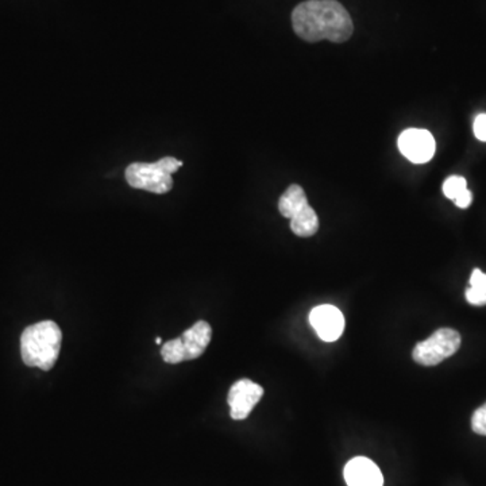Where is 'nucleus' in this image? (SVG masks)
Wrapping results in <instances>:
<instances>
[{"mask_svg":"<svg viewBox=\"0 0 486 486\" xmlns=\"http://www.w3.org/2000/svg\"><path fill=\"white\" fill-rule=\"evenodd\" d=\"M295 33L307 42L322 39L342 44L352 36L354 25L347 10L336 0H307L292 13Z\"/></svg>","mask_w":486,"mask_h":486,"instance_id":"nucleus-1","label":"nucleus"},{"mask_svg":"<svg viewBox=\"0 0 486 486\" xmlns=\"http://www.w3.org/2000/svg\"><path fill=\"white\" fill-rule=\"evenodd\" d=\"M63 333L52 320L29 325L21 335V357L29 368L48 372L55 367L60 355Z\"/></svg>","mask_w":486,"mask_h":486,"instance_id":"nucleus-2","label":"nucleus"},{"mask_svg":"<svg viewBox=\"0 0 486 486\" xmlns=\"http://www.w3.org/2000/svg\"><path fill=\"white\" fill-rule=\"evenodd\" d=\"M279 211L291 219V230L298 237L308 238L319 230V218L309 205L306 192L300 186H291L279 200Z\"/></svg>","mask_w":486,"mask_h":486,"instance_id":"nucleus-3","label":"nucleus"},{"mask_svg":"<svg viewBox=\"0 0 486 486\" xmlns=\"http://www.w3.org/2000/svg\"><path fill=\"white\" fill-rule=\"evenodd\" d=\"M211 338H213V328L204 320H200L191 328L184 331L180 338L172 339L162 344V360L173 365L184 360H197L204 354Z\"/></svg>","mask_w":486,"mask_h":486,"instance_id":"nucleus-4","label":"nucleus"},{"mask_svg":"<svg viewBox=\"0 0 486 486\" xmlns=\"http://www.w3.org/2000/svg\"><path fill=\"white\" fill-rule=\"evenodd\" d=\"M461 346V335L453 328H439L426 341L419 342L413 349L415 362L423 367H435L456 354Z\"/></svg>","mask_w":486,"mask_h":486,"instance_id":"nucleus-5","label":"nucleus"},{"mask_svg":"<svg viewBox=\"0 0 486 486\" xmlns=\"http://www.w3.org/2000/svg\"><path fill=\"white\" fill-rule=\"evenodd\" d=\"M126 180L130 187L145 189L152 194H167L173 188L172 175L162 172L157 162H135L126 169Z\"/></svg>","mask_w":486,"mask_h":486,"instance_id":"nucleus-6","label":"nucleus"},{"mask_svg":"<svg viewBox=\"0 0 486 486\" xmlns=\"http://www.w3.org/2000/svg\"><path fill=\"white\" fill-rule=\"evenodd\" d=\"M264 396V388L253 383L249 378L238 380L230 389L227 403L230 405V415L234 421H245L249 418L253 408L260 403Z\"/></svg>","mask_w":486,"mask_h":486,"instance_id":"nucleus-7","label":"nucleus"},{"mask_svg":"<svg viewBox=\"0 0 486 486\" xmlns=\"http://www.w3.org/2000/svg\"><path fill=\"white\" fill-rule=\"evenodd\" d=\"M435 140L423 129H408L399 137V149L413 164H426L435 154Z\"/></svg>","mask_w":486,"mask_h":486,"instance_id":"nucleus-8","label":"nucleus"},{"mask_svg":"<svg viewBox=\"0 0 486 486\" xmlns=\"http://www.w3.org/2000/svg\"><path fill=\"white\" fill-rule=\"evenodd\" d=\"M309 322L319 338L325 342L338 341L344 330L343 314L330 304L312 309Z\"/></svg>","mask_w":486,"mask_h":486,"instance_id":"nucleus-9","label":"nucleus"},{"mask_svg":"<svg viewBox=\"0 0 486 486\" xmlns=\"http://www.w3.org/2000/svg\"><path fill=\"white\" fill-rule=\"evenodd\" d=\"M344 480L349 486H383L384 477L375 462L357 456L344 466Z\"/></svg>","mask_w":486,"mask_h":486,"instance_id":"nucleus-10","label":"nucleus"},{"mask_svg":"<svg viewBox=\"0 0 486 486\" xmlns=\"http://www.w3.org/2000/svg\"><path fill=\"white\" fill-rule=\"evenodd\" d=\"M466 299L472 306H486V274L480 269H474L470 277V288L466 291Z\"/></svg>","mask_w":486,"mask_h":486,"instance_id":"nucleus-11","label":"nucleus"},{"mask_svg":"<svg viewBox=\"0 0 486 486\" xmlns=\"http://www.w3.org/2000/svg\"><path fill=\"white\" fill-rule=\"evenodd\" d=\"M466 189V180L461 176H451L443 183V194L447 199L456 200Z\"/></svg>","mask_w":486,"mask_h":486,"instance_id":"nucleus-12","label":"nucleus"},{"mask_svg":"<svg viewBox=\"0 0 486 486\" xmlns=\"http://www.w3.org/2000/svg\"><path fill=\"white\" fill-rule=\"evenodd\" d=\"M472 429L475 434L486 437V403L473 413Z\"/></svg>","mask_w":486,"mask_h":486,"instance_id":"nucleus-13","label":"nucleus"},{"mask_svg":"<svg viewBox=\"0 0 486 486\" xmlns=\"http://www.w3.org/2000/svg\"><path fill=\"white\" fill-rule=\"evenodd\" d=\"M157 165H159L160 169L162 170V172L169 173V175H172V173H175L176 170L178 169V168L183 165V162L178 161V160L173 159V157H165V159L160 160V161H157Z\"/></svg>","mask_w":486,"mask_h":486,"instance_id":"nucleus-14","label":"nucleus"},{"mask_svg":"<svg viewBox=\"0 0 486 486\" xmlns=\"http://www.w3.org/2000/svg\"><path fill=\"white\" fill-rule=\"evenodd\" d=\"M474 135L478 140L486 143V114H480L474 120Z\"/></svg>","mask_w":486,"mask_h":486,"instance_id":"nucleus-15","label":"nucleus"},{"mask_svg":"<svg viewBox=\"0 0 486 486\" xmlns=\"http://www.w3.org/2000/svg\"><path fill=\"white\" fill-rule=\"evenodd\" d=\"M472 192H470L469 189H466V191L462 192V194L459 195V196L456 197V200H454V202H456V207L467 208L470 204H472Z\"/></svg>","mask_w":486,"mask_h":486,"instance_id":"nucleus-16","label":"nucleus"},{"mask_svg":"<svg viewBox=\"0 0 486 486\" xmlns=\"http://www.w3.org/2000/svg\"><path fill=\"white\" fill-rule=\"evenodd\" d=\"M156 343L161 344L162 339L161 338H156Z\"/></svg>","mask_w":486,"mask_h":486,"instance_id":"nucleus-17","label":"nucleus"}]
</instances>
